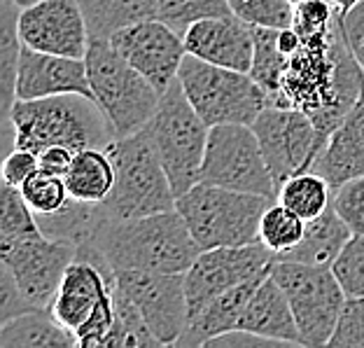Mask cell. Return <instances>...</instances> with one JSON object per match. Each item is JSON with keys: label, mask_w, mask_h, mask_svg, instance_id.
I'll return each instance as SVG.
<instances>
[{"label": "cell", "mask_w": 364, "mask_h": 348, "mask_svg": "<svg viewBox=\"0 0 364 348\" xmlns=\"http://www.w3.org/2000/svg\"><path fill=\"white\" fill-rule=\"evenodd\" d=\"M85 246L101 253L112 273H187V269L201 255V246L196 243L178 209L124 220L107 215L96 234L91 236V241Z\"/></svg>", "instance_id": "1"}, {"label": "cell", "mask_w": 364, "mask_h": 348, "mask_svg": "<svg viewBox=\"0 0 364 348\" xmlns=\"http://www.w3.org/2000/svg\"><path fill=\"white\" fill-rule=\"evenodd\" d=\"M5 129L14 134V147L40 154L47 147L63 145L73 152L107 150L112 129L94 98L82 94H61L47 98H16Z\"/></svg>", "instance_id": "2"}, {"label": "cell", "mask_w": 364, "mask_h": 348, "mask_svg": "<svg viewBox=\"0 0 364 348\" xmlns=\"http://www.w3.org/2000/svg\"><path fill=\"white\" fill-rule=\"evenodd\" d=\"M89 87L114 140L145 129L161 94L105 38H91L85 56Z\"/></svg>", "instance_id": "3"}, {"label": "cell", "mask_w": 364, "mask_h": 348, "mask_svg": "<svg viewBox=\"0 0 364 348\" xmlns=\"http://www.w3.org/2000/svg\"><path fill=\"white\" fill-rule=\"evenodd\" d=\"M273 201L259 194L196 182L178 196L176 209L185 218L201 251L259 241L262 215Z\"/></svg>", "instance_id": "4"}, {"label": "cell", "mask_w": 364, "mask_h": 348, "mask_svg": "<svg viewBox=\"0 0 364 348\" xmlns=\"http://www.w3.org/2000/svg\"><path fill=\"white\" fill-rule=\"evenodd\" d=\"M114 162V187L103 201L110 218H140L176 209L178 194L164 171L150 131L140 129L107 147Z\"/></svg>", "instance_id": "5"}, {"label": "cell", "mask_w": 364, "mask_h": 348, "mask_svg": "<svg viewBox=\"0 0 364 348\" xmlns=\"http://www.w3.org/2000/svg\"><path fill=\"white\" fill-rule=\"evenodd\" d=\"M147 131L176 194H185L201 176L210 127L189 103L178 80L161 94Z\"/></svg>", "instance_id": "6"}, {"label": "cell", "mask_w": 364, "mask_h": 348, "mask_svg": "<svg viewBox=\"0 0 364 348\" xmlns=\"http://www.w3.org/2000/svg\"><path fill=\"white\" fill-rule=\"evenodd\" d=\"M182 91L208 127L247 124L259 117L269 105V96L250 73L208 63L187 54L178 70Z\"/></svg>", "instance_id": "7"}, {"label": "cell", "mask_w": 364, "mask_h": 348, "mask_svg": "<svg viewBox=\"0 0 364 348\" xmlns=\"http://www.w3.org/2000/svg\"><path fill=\"white\" fill-rule=\"evenodd\" d=\"M271 276L287 295L304 346H327L348 300L332 267L276 260L271 264Z\"/></svg>", "instance_id": "8"}, {"label": "cell", "mask_w": 364, "mask_h": 348, "mask_svg": "<svg viewBox=\"0 0 364 348\" xmlns=\"http://www.w3.org/2000/svg\"><path fill=\"white\" fill-rule=\"evenodd\" d=\"M198 182L278 201V185L271 176L259 140L247 124L210 127Z\"/></svg>", "instance_id": "9"}, {"label": "cell", "mask_w": 364, "mask_h": 348, "mask_svg": "<svg viewBox=\"0 0 364 348\" xmlns=\"http://www.w3.org/2000/svg\"><path fill=\"white\" fill-rule=\"evenodd\" d=\"M77 258V246L49 238L45 231L36 236L0 241V260L14 278L16 290L33 311H49L59 292L65 269Z\"/></svg>", "instance_id": "10"}, {"label": "cell", "mask_w": 364, "mask_h": 348, "mask_svg": "<svg viewBox=\"0 0 364 348\" xmlns=\"http://www.w3.org/2000/svg\"><path fill=\"white\" fill-rule=\"evenodd\" d=\"M252 131L259 140L278 189L292 176L313 171V164L327 143L316 122L296 107L267 105L252 122Z\"/></svg>", "instance_id": "11"}, {"label": "cell", "mask_w": 364, "mask_h": 348, "mask_svg": "<svg viewBox=\"0 0 364 348\" xmlns=\"http://www.w3.org/2000/svg\"><path fill=\"white\" fill-rule=\"evenodd\" d=\"M114 290L136 306L161 346L178 344L189 320L185 273L114 271Z\"/></svg>", "instance_id": "12"}, {"label": "cell", "mask_w": 364, "mask_h": 348, "mask_svg": "<svg viewBox=\"0 0 364 348\" xmlns=\"http://www.w3.org/2000/svg\"><path fill=\"white\" fill-rule=\"evenodd\" d=\"M273 262H276V255L262 241L250 246H222L201 251V255L185 273L189 318L196 316L218 295L259 276V273L271 271Z\"/></svg>", "instance_id": "13"}, {"label": "cell", "mask_w": 364, "mask_h": 348, "mask_svg": "<svg viewBox=\"0 0 364 348\" xmlns=\"http://www.w3.org/2000/svg\"><path fill=\"white\" fill-rule=\"evenodd\" d=\"M110 45L143 73L159 94L178 80L182 59L187 56L185 36L161 19H145L122 28L110 38Z\"/></svg>", "instance_id": "14"}, {"label": "cell", "mask_w": 364, "mask_h": 348, "mask_svg": "<svg viewBox=\"0 0 364 348\" xmlns=\"http://www.w3.org/2000/svg\"><path fill=\"white\" fill-rule=\"evenodd\" d=\"M21 45L47 54L85 59L89 26L80 0H40L19 12Z\"/></svg>", "instance_id": "15"}, {"label": "cell", "mask_w": 364, "mask_h": 348, "mask_svg": "<svg viewBox=\"0 0 364 348\" xmlns=\"http://www.w3.org/2000/svg\"><path fill=\"white\" fill-rule=\"evenodd\" d=\"M112 288L114 273L101 258V253L89 246L77 248V258L65 269L61 288L49 311L65 329L75 334L77 327L87 322L96 306L101 304L103 297L112 292Z\"/></svg>", "instance_id": "16"}, {"label": "cell", "mask_w": 364, "mask_h": 348, "mask_svg": "<svg viewBox=\"0 0 364 348\" xmlns=\"http://www.w3.org/2000/svg\"><path fill=\"white\" fill-rule=\"evenodd\" d=\"M187 54L225 65V68L250 73L255 56V33L247 21L236 14L208 16L185 31Z\"/></svg>", "instance_id": "17"}, {"label": "cell", "mask_w": 364, "mask_h": 348, "mask_svg": "<svg viewBox=\"0 0 364 348\" xmlns=\"http://www.w3.org/2000/svg\"><path fill=\"white\" fill-rule=\"evenodd\" d=\"M61 94H82L94 98L89 87L85 59L47 54L21 45L19 75H16V98H47Z\"/></svg>", "instance_id": "18"}, {"label": "cell", "mask_w": 364, "mask_h": 348, "mask_svg": "<svg viewBox=\"0 0 364 348\" xmlns=\"http://www.w3.org/2000/svg\"><path fill=\"white\" fill-rule=\"evenodd\" d=\"M313 171L329 180L334 189L364 176V94L346 120L329 134Z\"/></svg>", "instance_id": "19"}, {"label": "cell", "mask_w": 364, "mask_h": 348, "mask_svg": "<svg viewBox=\"0 0 364 348\" xmlns=\"http://www.w3.org/2000/svg\"><path fill=\"white\" fill-rule=\"evenodd\" d=\"M271 271L259 273L245 283L236 285L227 290V292L218 295L215 300H210L203 306L201 311L187 320L185 332L178 339V348H196V346H205L208 342H213L215 337H222L231 332V329L238 327V322L243 318V311L247 302H250L252 292L257 290V285L264 278L269 276Z\"/></svg>", "instance_id": "20"}, {"label": "cell", "mask_w": 364, "mask_h": 348, "mask_svg": "<svg viewBox=\"0 0 364 348\" xmlns=\"http://www.w3.org/2000/svg\"><path fill=\"white\" fill-rule=\"evenodd\" d=\"M236 329H247V332L273 339L278 344L304 346L292 306L287 302V295L271 273L252 292Z\"/></svg>", "instance_id": "21"}, {"label": "cell", "mask_w": 364, "mask_h": 348, "mask_svg": "<svg viewBox=\"0 0 364 348\" xmlns=\"http://www.w3.org/2000/svg\"><path fill=\"white\" fill-rule=\"evenodd\" d=\"M353 231L338 215L336 206L329 204V209L318 215L316 220L306 222L304 238L287 253L276 255L278 262H301L313 267H332L341 255L346 243L350 241Z\"/></svg>", "instance_id": "22"}, {"label": "cell", "mask_w": 364, "mask_h": 348, "mask_svg": "<svg viewBox=\"0 0 364 348\" xmlns=\"http://www.w3.org/2000/svg\"><path fill=\"white\" fill-rule=\"evenodd\" d=\"M77 339L52 311H26L0 325V348H73Z\"/></svg>", "instance_id": "23"}, {"label": "cell", "mask_w": 364, "mask_h": 348, "mask_svg": "<svg viewBox=\"0 0 364 348\" xmlns=\"http://www.w3.org/2000/svg\"><path fill=\"white\" fill-rule=\"evenodd\" d=\"M114 162L107 150L89 147L73 157V164L65 173L70 199L82 204H103L114 187Z\"/></svg>", "instance_id": "24"}, {"label": "cell", "mask_w": 364, "mask_h": 348, "mask_svg": "<svg viewBox=\"0 0 364 348\" xmlns=\"http://www.w3.org/2000/svg\"><path fill=\"white\" fill-rule=\"evenodd\" d=\"M91 38L110 40L114 33L145 19H156V0H80Z\"/></svg>", "instance_id": "25"}, {"label": "cell", "mask_w": 364, "mask_h": 348, "mask_svg": "<svg viewBox=\"0 0 364 348\" xmlns=\"http://www.w3.org/2000/svg\"><path fill=\"white\" fill-rule=\"evenodd\" d=\"M332 196L334 187L316 171H304L299 176H292L278 189V201L306 222L316 220L318 215L325 213L332 204Z\"/></svg>", "instance_id": "26"}, {"label": "cell", "mask_w": 364, "mask_h": 348, "mask_svg": "<svg viewBox=\"0 0 364 348\" xmlns=\"http://www.w3.org/2000/svg\"><path fill=\"white\" fill-rule=\"evenodd\" d=\"M278 31L280 28H264L252 26L255 33V56L250 75L257 85L267 91L269 105H276L283 87V75L287 68L289 54H285L278 45Z\"/></svg>", "instance_id": "27"}, {"label": "cell", "mask_w": 364, "mask_h": 348, "mask_svg": "<svg viewBox=\"0 0 364 348\" xmlns=\"http://www.w3.org/2000/svg\"><path fill=\"white\" fill-rule=\"evenodd\" d=\"M19 12L12 0H3V31H0V91H3V117L7 122L10 110L16 101V75H19V56H21V38H19Z\"/></svg>", "instance_id": "28"}, {"label": "cell", "mask_w": 364, "mask_h": 348, "mask_svg": "<svg viewBox=\"0 0 364 348\" xmlns=\"http://www.w3.org/2000/svg\"><path fill=\"white\" fill-rule=\"evenodd\" d=\"M306 220L292 213L280 201H273L259 222V241L269 248L273 255L287 253L304 238Z\"/></svg>", "instance_id": "29"}, {"label": "cell", "mask_w": 364, "mask_h": 348, "mask_svg": "<svg viewBox=\"0 0 364 348\" xmlns=\"http://www.w3.org/2000/svg\"><path fill=\"white\" fill-rule=\"evenodd\" d=\"M36 234H43L36 213H33L19 189L3 182V192H0V241H16V238Z\"/></svg>", "instance_id": "30"}, {"label": "cell", "mask_w": 364, "mask_h": 348, "mask_svg": "<svg viewBox=\"0 0 364 348\" xmlns=\"http://www.w3.org/2000/svg\"><path fill=\"white\" fill-rule=\"evenodd\" d=\"M21 196L26 199V204L33 209L36 215H54L61 209H65V204L70 201L68 185H65L63 176L49 173L38 169L33 176L19 187Z\"/></svg>", "instance_id": "31"}, {"label": "cell", "mask_w": 364, "mask_h": 348, "mask_svg": "<svg viewBox=\"0 0 364 348\" xmlns=\"http://www.w3.org/2000/svg\"><path fill=\"white\" fill-rule=\"evenodd\" d=\"M225 14H234L227 0H156V19L166 21L182 36L192 23Z\"/></svg>", "instance_id": "32"}, {"label": "cell", "mask_w": 364, "mask_h": 348, "mask_svg": "<svg viewBox=\"0 0 364 348\" xmlns=\"http://www.w3.org/2000/svg\"><path fill=\"white\" fill-rule=\"evenodd\" d=\"M231 12L250 26L289 28L294 19V5L289 0H227Z\"/></svg>", "instance_id": "33"}, {"label": "cell", "mask_w": 364, "mask_h": 348, "mask_svg": "<svg viewBox=\"0 0 364 348\" xmlns=\"http://www.w3.org/2000/svg\"><path fill=\"white\" fill-rule=\"evenodd\" d=\"M332 271L348 297H364V234H353L341 255L332 264Z\"/></svg>", "instance_id": "34"}, {"label": "cell", "mask_w": 364, "mask_h": 348, "mask_svg": "<svg viewBox=\"0 0 364 348\" xmlns=\"http://www.w3.org/2000/svg\"><path fill=\"white\" fill-rule=\"evenodd\" d=\"M338 14L327 0H301L294 5V19L292 28L299 33L301 40L322 36L334 28Z\"/></svg>", "instance_id": "35"}, {"label": "cell", "mask_w": 364, "mask_h": 348, "mask_svg": "<svg viewBox=\"0 0 364 348\" xmlns=\"http://www.w3.org/2000/svg\"><path fill=\"white\" fill-rule=\"evenodd\" d=\"M332 348H364V297H348L329 344Z\"/></svg>", "instance_id": "36"}, {"label": "cell", "mask_w": 364, "mask_h": 348, "mask_svg": "<svg viewBox=\"0 0 364 348\" xmlns=\"http://www.w3.org/2000/svg\"><path fill=\"white\" fill-rule=\"evenodd\" d=\"M332 204L353 234H364V176L338 185L334 189Z\"/></svg>", "instance_id": "37"}, {"label": "cell", "mask_w": 364, "mask_h": 348, "mask_svg": "<svg viewBox=\"0 0 364 348\" xmlns=\"http://www.w3.org/2000/svg\"><path fill=\"white\" fill-rule=\"evenodd\" d=\"M40 169V157L23 147H12V152L3 162V182L19 189L33 173Z\"/></svg>", "instance_id": "38"}, {"label": "cell", "mask_w": 364, "mask_h": 348, "mask_svg": "<svg viewBox=\"0 0 364 348\" xmlns=\"http://www.w3.org/2000/svg\"><path fill=\"white\" fill-rule=\"evenodd\" d=\"M341 28L350 52L364 68V0H360L348 14L341 16Z\"/></svg>", "instance_id": "39"}, {"label": "cell", "mask_w": 364, "mask_h": 348, "mask_svg": "<svg viewBox=\"0 0 364 348\" xmlns=\"http://www.w3.org/2000/svg\"><path fill=\"white\" fill-rule=\"evenodd\" d=\"M40 157V169L49 171V173H56V176H65L73 164V157L75 152L70 147H63V145H54V147H47L38 154Z\"/></svg>", "instance_id": "40"}, {"label": "cell", "mask_w": 364, "mask_h": 348, "mask_svg": "<svg viewBox=\"0 0 364 348\" xmlns=\"http://www.w3.org/2000/svg\"><path fill=\"white\" fill-rule=\"evenodd\" d=\"M205 346H220V348H234V346H280L278 342L267 337H259L255 332H247V329H231V332L215 337L213 342Z\"/></svg>", "instance_id": "41"}, {"label": "cell", "mask_w": 364, "mask_h": 348, "mask_svg": "<svg viewBox=\"0 0 364 348\" xmlns=\"http://www.w3.org/2000/svg\"><path fill=\"white\" fill-rule=\"evenodd\" d=\"M327 3L334 7L338 16H346V14H348V12L353 10L355 5L360 3V0H327Z\"/></svg>", "instance_id": "42"}, {"label": "cell", "mask_w": 364, "mask_h": 348, "mask_svg": "<svg viewBox=\"0 0 364 348\" xmlns=\"http://www.w3.org/2000/svg\"><path fill=\"white\" fill-rule=\"evenodd\" d=\"M12 3L16 5V7H31V5H36V3H40V0H12Z\"/></svg>", "instance_id": "43"}, {"label": "cell", "mask_w": 364, "mask_h": 348, "mask_svg": "<svg viewBox=\"0 0 364 348\" xmlns=\"http://www.w3.org/2000/svg\"><path fill=\"white\" fill-rule=\"evenodd\" d=\"M289 3H292V5H296V3H301V0H289Z\"/></svg>", "instance_id": "44"}]
</instances>
